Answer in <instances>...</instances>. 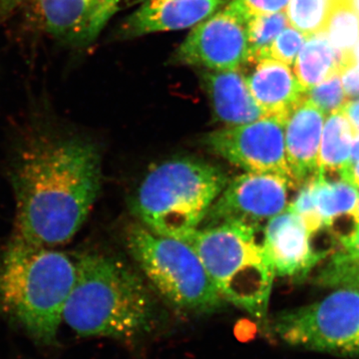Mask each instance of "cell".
Returning <instances> with one entry per match:
<instances>
[{
  "label": "cell",
  "mask_w": 359,
  "mask_h": 359,
  "mask_svg": "<svg viewBox=\"0 0 359 359\" xmlns=\"http://www.w3.org/2000/svg\"><path fill=\"white\" fill-rule=\"evenodd\" d=\"M342 86L349 100L359 99V69L356 62L340 71Z\"/></svg>",
  "instance_id": "cell-27"
},
{
  "label": "cell",
  "mask_w": 359,
  "mask_h": 359,
  "mask_svg": "<svg viewBox=\"0 0 359 359\" xmlns=\"http://www.w3.org/2000/svg\"><path fill=\"white\" fill-rule=\"evenodd\" d=\"M63 323L79 337L137 339L159 323L147 285L120 259L87 254L76 259V278Z\"/></svg>",
  "instance_id": "cell-2"
},
{
  "label": "cell",
  "mask_w": 359,
  "mask_h": 359,
  "mask_svg": "<svg viewBox=\"0 0 359 359\" xmlns=\"http://www.w3.org/2000/svg\"><path fill=\"white\" fill-rule=\"evenodd\" d=\"M340 111L348 118L356 131L359 132V99L347 101L344 107Z\"/></svg>",
  "instance_id": "cell-28"
},
{
  "label": "cell",
  "mask_w": 359,
  "mask_h": 359,
  "mask_svg": "<svg viewBox=\"0 0 359 359\" xmlns=\"http://www.w3.org/2000/svg\"><path fill=\"white\" fill-rule=\"evenodd\" d=\"M76 261L65 252L11 238L0 257V311L37 344H56Z\"/></svg>",
  "instance_id": "cell-3"
},
{
  "label": "cell",
  "mask_w": 359,
  "mask_h": 359,
  "mask_svg": "<svg viewBox=\"0 0 359 359\" xmlns=\"http://www.w3.org/2000/svg\"><path fill=\"white\" fill-rule=\"evenodd\" d=\"M143 0H30L49 34L72 46L99 36L111 18Z\"/></svg>",
  "instance_id": "cell-11"
},
{
  "label": "cell",
  "mask_w": 359,
  "mask_h": 359,
  "mask_svg": "<svg viewBox=\"0 0 359 359\" xmlns=\"http://www.w3.org/2000/svg\"><path fill=\"white\" fill-rule=\"evenodd\" d=\"M308 36L289 25L283 30L269 49L268 58L275 59L285 65H294Z\"/></svg>",
  "instance_id": "cell-25"
},
{
  "label": "cell",
  "mask_w": 359,
  "mask_h": 359,
  "mask_svg": "<svg viewBox=\"0 0 359 359\" xmlns=\"http://www.w3.org/2000/svg\"><path fill=\"white\" fill-rule=\"evenodd\" d=\"M290 25L285 11L255 16L248 21L249 54L245 65L268 58L269 47L278 35Z\"/></svg>",
  "instance_id": "cell-21"
},
{
  "label": "cell",
  "mask_w": 359,
  "mask_h": 359,
  "mask_svg": "<svg viewBox=\"0 0 359 359\" xmlns=\"http://www.w3.org/2000/svg\"><path fill=\"white\" fill-rule=\"evenodd\" d=\"M341 179L359 188V162L356 163Z\"/></svg>",
  "instance_id": "cell-31"
},
{
  "label": "cell",
  "mask_w": 359,
  "mask_h": 359,
  "mask_svg": "<svg viewBox=\"0 0 359 359\" xmlns=\"http://www.w3.org/2000/svg\"><path fill=\"white\" fill-rule=\"evenodd\" d=\"M340 248L320 271L316 280L325 287H335L344 276L359 271V224L353 231L339 238Z\"/></svg>",
  "instance_id": "cell-23"
},
{
  "label": "cell",
  "mask_w": 359,
  "mask_h": 359,
  "mask_svg": "<svg viewBox=\"0 0 359 359\" xmlns=\"http://www.w3.org/2000/svg\"><path fill=\"white\" fill-rule=\"evenodd\" d=\"M311 237L304 221L289 210L266 222L262 244L276 276L304 278L325 257L313 250Z\"/></svg>",
  "instance_id": "cell-12"
},
{
  "label": "cell",
  "mask_w": 359,
  "mask_h": 359,
  "mask_svg": "<svg viewBox=\"0 0 359 359\" xmlns=\"http://www.w3.org/2000/svg\"><path fill=\"white\" fill-rule=\"evenodd\" d=\"M334 0H290L285 13L290 25L306 36L325 32Z\"/></svg>",
  "instance_id": "cell-22"
},
{
  "label": "cell",
  "mask_w": 359,
  "mask_h": 359,
  "mask_svg": "<svg viewBox=\"0 0 359 359\" xmlns=\"http://www.w3.org/2000/svg\"><path fill=\"white\" fill-rule=\"evenodd\" d=\"M224 0H143L124 21L125 36L195 27L218 11Z\"/></svg>",
  "instance_id": "cell-14"
},
{
  "label": "cell",
  "mask_w": 359,
  "mask_h": 359,
  "mask_svg": "<svg viewBox=\"0 0 359 359\" xmlns=\"http://www.w3.org/2000/svg\"><path fill=\"white\" fill-rule=\"evenodd\" d=\"M358 162H359V132H358V133L355 134V136H354L353 145H351L348 164H347L346 170L339 175L340 178H342V177H344V175H346L347 172H348L349 170H351V168H353Z\"/></svg>",
  "instance_id": "cell-29"
},
{
  "label": "cell",
  "mask_w": 359,
  "mask_h": 359,
  "mask_svg": "<svg viewBox=\"0 0 359 359\" xmlns=\"http://www.w3.org/2000/svg\"><path fill=\"white\" fill-rule=\"evenodd\" d=\"M244 73L250 93L266 117L285 123L290 113L306 98V91L290 66L271 58L249 63Z\"/></svg>",
  "instance_id": "cell-15"
},
{
  "label": "cell",
  "mask_w": 359,
  "mask_h": 359,
  "mask_svg": "<svg viewBox=\"0 0 359 359\" xmlns=\"http://www.w3.org/2000/svg\"><path fill=\"white\" fill-rule=\"evenodd\" d=\"M342 56L328 41L327 33L306 39L294 63V73L304 91L339 74Z\"/></svg>",
  "instance_id": "cell-17"
},
{
  "label": "cell",
  "mask_w": 359,
  "mask_h": 359,
  "mask_svg": "<svg viewBox=\"0 0 359 359\" xmlns=\"http://www.w3.org/2000/svg\"><path fill=\"white\" fill-rule=\"evenodd\" d=\"M335 287H353V289L359 290V271H353V273L340 278Z\"/></svg>",
  "instance_id": "cell-30"
},
{
  "label": "cell",
  "mask_w": 359,
  "mask_h": 359,
  "mask_svg": "<svg viewBox=\"0 0 359 359\" xmlns=\"http://www.w3.org/2000/svg\"><path fill=\"white\" fill-rule=\"evenodd\" d=\"M202 80L212 113L224 126H238L266 117L250 93L242 70H205Z\"/></svg>",
  "instance_id": "cell-16"
},
{
  "label": "cell",
  "mask_w": 359,
  "mask_h": 359,
  "mask_svg": "<svg viewBox=\"0 0 359 359\" xmlns=\"http://www.w3.org/2000/svg\"><path fill=\"white\" fill-rule=\"evenodd\" d=\"M358 132L341 111L327 116L321 135L318 156L320 173L340 175L346 170L354 136Z\"/></svg>",
  "instance_id": "cell-18"
},
{
  "label": "cell",
  "mask_w": 359,
  "mask_h": 359,
  "mask_svg": "<svg viewBox=\"0 0 359 359\" xmlns=\"http://www.w3.org/2000/svg\"><path fill=\"white\" fill-rule=\"evenodd\" d=\"M325 33L330 45L342 56L341 70L356 62L353 50L359 40V16L351 0H334Z\"/></svg>",
  "instance_id": "cell-20"
},
{
  "label": "cell",
  "mask_w": 359,
  "mask_h": 359,
  "mask_svg": "<svg viewBox=\"0 0 359 359\" xmlns=\"http://www.w3.org/2000/svg\"><path fill=\"white\" fill-rule=\"evenodd\" d=\"M259 230L223 224L198 229L183 241L199 255L222 299L266 325L276 275L257 241Z\"/></svg>",
  "instance_id": "cell-5"
},
{
  "label": "cell",
  "mask_w": 359,
  "mask_h": 359,
  "mask_svg": "<svg viewBox=\"0 0 359 359\" xmlns=\"http://www.w3.org/2000/svg\"><path fill=\"white\" fill-rule=\"evenodd\" d=\"M292 182L280 175L245 172L228 184L219 194L204 221V226L243 224L261 229L276 215L289 208Z\"/></svg>",
  "instance_id": "cell-9"
},
{
  "label": "cell",
  "mask_w": 359,
  "mask_h": 359,
  "mask_svg": "<svg viewBox=\"0 0 359 359\" xmlns=\"http://www.w3.org/2000/svg\"><path fill=\"white\" fill-rule=\"evenodd\" d=\"M229 180L223 170L205 161H165L146 174L132 209L149 230L185 240L204 223Z\"/></svg>",
  "instance_id": "cell-4"
},
{
  "label": "cell",
  "mask_w": 359,
  "mask_h": 359,
  "mask_svg": "<svg viewBox=\"0 0 359 359\" xmlns=\"http://www.w3.org/2000/svg\"><path fill=\"white\" fill-rule=\"evenodd\" d=\"M314 204L323 228L334 224L344 215H353L358 200V189L344 180L328 181L325 175L313 178Z\"/></svg>",
  "instance_id": "cell-19"
},
{
  "label": "cell",
  "mask_w": 359,
  "mask_h": 359,
  "mask_svg": "<svg viewBox=\"0 0 359 359\" xmlns=\"http://www.w3.org/2000/svg\"><path fill=\"white\" fill-rule=\"evenodd\" d=\"M273 332L289 346L359 354V290L342 287L320 302L278 314Z\"/></svg>",
  "instance_id": "cell-7"
},
{
  "label": "cell",
  "mask_w": 359,
  "mask_h": 359,
  "mask_svg": "<svg viewBox=\"0 0 359 359\" xmlns=\"http://www.w3.org/2000/svg\"><path fill=\"white\" fill-rule=\"evenodd\" d=\"M358 189V203H356L355 208H354V211L351 216L353 217L354 221H355L356 224H359V188Z\"/></svg>",
  "instance_id": "cell-32"
},
{
  "label": "cell",
  "mask_w": 359,
  "mask_h": 359,
  "mask_svg": "<svg viewBox=\"0 0 359 359\" xmlns=\"http://www.w3.org/2000/svg\"><path fill=\"white\" fill-rule=\"evenodd\" d=\"M290 0H231L228 6L249 20L255 16L282 13Z\"/></svg>",
  "instance_id": "cell-26"
},
{
  "label": "cell",
  "mask_w": 359,
  "mask_h": 359,
  "mask_svg": "<svg viewBox=\"0 0 359 359\" xmlns=\"http://www.w3.org/2000/svg\"><path fill=\"white\" fill-rule=\"evenodd\" d=\"M248 21L226 6L193 27L174 55L176 63L207 70H238L249 54Z\"/></svg>",
  "instance_id": "cell-10"
},
{
  "label": "cell",
  "mask_w": 359,
  "mask_h": 359,
  "mask_svg": "<svg viewBox=\"0 0 359 359\" xmlns=\"http://www.w3.org/2000/svg\"><path fill=\"white\" fill-rule=\"evenodd\" d=\"M101 178L100 157L91 144L56 136L30 142L14 167L13 238L51 249L69 243L100 193Z\"/></svg>",
  "instance_id": "cell-1"
},
{
  "label": "cell",
  "mask_w": 359,
  "mask_h": 359,
  "mask_svg": "<svg viewBox=\"0 0 359 359\" xmlns=\"http://www.w3.org/2000/svg\"><path fill=\"white\" fill-rule=\"evenodd\" d=\"M354 57H355L356 62L359 63V40L358 44L355 45V48L353 50Z\"/></svg>",
  "instance_id": "cell-33"
},
{
  "label": "cell",
  "mask_w": 359,
  "mask_h": 359,
  "mask_svg": "<svg viewBox=\"0 0 359 359\" xmlns=\"http://www.w3.org/2000/svg\"><path fill=\"white\" fill-rule=\"evenodd\" d=\"M325 118L304 98L285 120V156L295 186H302L320 174L318 156Z\"/></svg>",
  "instance_id": "cell-13"
},
{
  "label": "cell",
  "mask_w": 359,
  "mask_h": 359,
  "mask_svg": "<svg viewBox=\"0 0 359 359\" xmlns=\"http://www.w3.org/2000/svg\"><path fill=\"white\" fill-rule=\"evenodd\" d=\"M351 6H353L354 11H356L359 16V0H351Z\"/></svg>",
  "instance_id": "cell-34"
},
{
  "label": "cell",
  "mask_w": 359,
  "mask_h": 359,
  "mask_svg": "<svg viewBox=\"0 0 359 359\" xmlns=\"http://www.w3.org/2000/svg\"><path fill=\"white\" fill-rule=\"evenodd\" d=\"M304 95L327 117L339 112L349 100L342 86L340 74H335L313 88L306 90Z\"/></svg>",
  "instance_id": "cell-24"
},
{
  "label": "cell",
  "mask_w": 359,
  "mask_h": 359,
  "mask_svg": "<svg viewBox=\"0 0 359 359\" xmlns=\"http://www.w3.org/2000/svg\"><path fill=\"white\" fill-rule=\"evenodd\" d=\"M205 144L214 154L252 173L280 175L292 182L285 146V123L263 117L208 134Z\"/></svg>",
  "instance_id": "cell-8"
},
{
  "label": "cell",
  "mask_w": 359,
  "mask_h": 359,
  "mask_svg": "<svg viewBox=\"0 0 359 359\" xmlns=\"http://www.w3.org/2000/svg\"><path fill=\"white\" fill-rule=\"evenodd\" d=\"M127 242L156 292L175 308L193 313H214L222 308L224 299L199 255L185 241L136 224L129 229Z\"/></svg>",
  "instance_id": "cell-6"
}]
</instances>
